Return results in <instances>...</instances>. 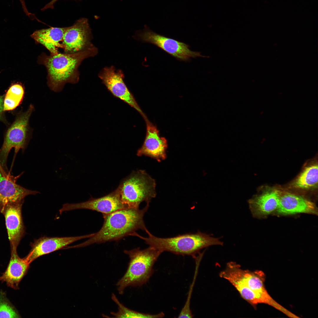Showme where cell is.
Instances as JSON below:
<instances>
[{"label": "cell", "instance_id": "cell-1", "mask_svg": "<svg viewBox=\"0 0 318 318\" xmlns=\"http://www.w3.org/2000/svg\"><path fill=\"white\" fill-rule=\"evenodd\" d=\"M149 203L142 209L127 208L107 214H103V224L100 229L89 239L74 247H83L93 244L118 241L129 235H134L136 231L147 229L144 216L148 209Z\"/></svg>", "mask_w": 318, "mask_h": 318}, {"label": "cell", "instance_id": "cell-2", "mask_svg": "<svg viewBox=\"0 0 318 318\" xmlns=\"http://www.w3.org/2000/svg\"><path fill=\"white\" fill-rule=\"evenodd\" d=\"M97 48L92 47L80 52L66 54L58 52L47 55L44 53L38 58V63L43 65L47 72V84L52 91L62 90L67 83L75 84L79 80V67L85 59L96 56Z\"/></svg>", "mask_w": 318, "mask_h": 318}, {"label": "cell", "instance_id": "cell-3", "mask_svg": "<svg viewBox=\"0 0 318 318\" xmlns=\"http://www.w3.org/2000/svg\"><path fill=\"white\" fill-rule=\"evenodd\" d=\"M219 276L228 280L241 297L253 306L264 303L273 307L276 303L269 295L264 285L265 276L261 271H251L242 269L235 262H228Z\"/></svg>", "mask_w": 318, "mask_h": 318}, {"label": "cell", "instance_id": "cell-4", "mask_svg": "<svg viewBox=\"0 0 318 318\" xmlns=\"http://www.w3.org/2000/svg\"><path fill=\"white\" fill-rule=\"evenodd\" d=\"M148 237L138 234L137 236L144 240L149 246L161 251H168L179 255L191 256L193 257L202 249L214 245H223L218 238L198 231L195 233H187L166 238H160L152 235L147 229Z\"/></svg>", "mask_w": 318, "mask_h": 318}, {"label": "cell", "instance_id": "cell-5", "mask_svg": "<svg viewBox=\"0 0 318 318\" xmlns=\"http://www.w3.org/2000/svg\"><path fill=\"white\" fill-rule=\"evenodd\" d=\"M130 260L127 270L116 284L120 294L129 286H140L148 280L153 273L154 264L162 252L153 247L141 250L140 248L125 250Z\"/></svg>", "mask_w": 318, "mask_h": 318}, {"label": "cell", "instance_id": "cell-6", "mask_svg": "<svg viewBox=\"0 0 318 318\" xmlns=\"http://www.w3.org/2000/svg\"><path fill=\"white\" fill-rule=\"evenodd\" d=\"M154 179L144 170L132 172L117 188L121 200L127 208H139L143 201L149 203L156 196Z\"/></svg>", "mask_w": 318, "mask_h": 318}, {"label": "cell", "instance_id": "cell-7", "mask_svg": "<svg viewBox=\"0 0 318 318\" xmlns=\"http://www.w3.org/2000/svg\"><path fill=\"white\" fill-rule=\"evenodd\" d=\"M34 110V106L30 105L26 111L17 116L6 133L0 149V164L7 174V161L11 150L14 148L16 154L20 149L24 150L27 146L29 139V122Z\"/></svg>", "mask_w": 318, "mask_h": 318}, {"label": "cell", "instance_id": "cell-8", "mask_svg": "<svg viewBox=\"0 0 318 318\" xmlns=\"http://www.w3.org/2000/svg\"><path fill=\"white\" fill-rule=\"evenodd\" d=\"M133 38L143 42L153 44L179 61L189 62L191 58L205 57L200 52L191 50L189 45L186 43L157 34L146 26L143 30L137 32Z\"/></svg>", "mask_w": 318, "mask_h": 318}, {"label": "cell", "instance_id": "cell-9", "mask_svg": "<svg viewBox=\"0 0 318 318\" xmlns=\"http://www.w3.org/2000/svg\"><path fill=\"white\" fill-rule=\"evenodd\" d=\"M91 29L87 19L82 18L72 26L67 27L62 42L64 53L72 54L82 51L94 47Z\"/></svg>", "mask_w": 318, "mask_h": 318}, {"label": "cell", "instance_id": "cell-10", "mask_svg": "<svg viewBox=\"0 0 318 318\" xmlns=\"http://www.w3.org/2000/svg\"><path fill=\"white\" fill-rule=\"evenodd\" d=\"M98 76L108 90L114 96L134 108L144 119L147 117L124 82V75L122 71L116 69L113 66L105 67L100 72Z\"/></svg>", "mask_w": 318, "mask_h": 318}, {"label": "cell", "instance_id": "cell-11", "mask_svg": "<svg viewBox=\"0 0 318 318\" xmlns=\"http://www.w3.org/2000/svg\"><path fill=\"white\" fill-rule=\"evenodd\" d=\"M127 208L122 203L118 190L98 198H91L86 201L75 203L64 204L59 211L60 214L64 211L81 209L96 211L107 214L116 211Z\"/></svg>", "mask_w": 318, "mask_h": 318}, {"label": "cell", "instance_id": "cell-12", "mask_svg": "<svg viewBox=\"0 0 318 318\" xmlns=\"http://www.w3.org/2000/svg\"><path fill=\"white\" fill-rule=\"evenodd\" d=\"M91 233L86 235L64 237H48L44 236L34 240L30 245L31 249L24 259L30 264L34 260L42 255L48 254L63 248L72 243L93 235Z\"/></svg>", "mask_w": 318, "mask_h": 318}, {"label": "cell", "instance_id": "cell-13", "mask_svg": "<svg viewBox=\"0 0 318 318\" xmlns=\"http://www.w3.org/2000/svg\"><path fill=\"white\" fill-rule=\"evenodd\" d=\"M145 120L146 124L145 138L142 146L138 150L137 155L138 156H148L160 162L166 158L167 140L165 138L160 136L156 127L147 118Z\"/></svg>", "mask_w": 318, "mask_h": 318}, {"label": "cell", "instance_id": "cell-14", "mask_svg": "<svg viewBox=\"0 0 318 318\" xmlns=\"http://www.w3.org/2000/svg\"><path fill=\"white\" fill-rule=\"evenodd\" d=\"M23 202L8 205L1 213L5 217L11 249H17L25 233L21 213Z\"/></svg>", "mask_w": 318, "mask_h": 318}, {"label": "cell", "instance_id": "cell-15", "mask_svg": "<svg viewBox=\"0 0 318 318\" xmlns=\"http://www.w3.org/2000/svg\"><path fill=\"white\" fill-rule=\"evenodd\" d=\"M40 192L26 188L16 183L10 177L5 175L0 170V212L7 205L24 202L29 195Z\"/></svg>", "mask_w": 318, "mask_h": 318}, {"label": "cell", "instance_id": "cell-16", "mask_svg": "<svg viewBox=\"0 0 318 318\" xmlns=\"http://www.w3.org/2000/svg\"><path fill=\"white\" fill-rule=\"evenodd\" d=\"M10 260L5 271L0 276V281L15 290L19 289V284L27 274L30 264L24 258L18 256L17 249H11Z\"/></svg>", "mask_w": 318, "mask_h": 318}, {"label": "cell", "instance_id": "cell-17", "mask_svg": "<svg viewBox=\"0 0 318 318\" xmlns=\"http://www.w3.org/2000/svg\"><path fill=\"white\" fill-rule=\"evenodd\" d=\"M280 214L290 215L299 213L316 214L314 204L306 198L290 193L281 194L276 211Z\"/></svg>", "mask_w": 318, "mask_h": 318}, {"label": "cell", "instance_id": "cell-18", "mask_svg": "<svg viewBox=\"0 0 318 318\" xmlns=\"http://www.w3.org/2000/svg\"><path fill=\"white\" fill-rule=\"evenodd\" d=\"M281 194L278 190L270 189L250 199L248 202L253 215L261 217L276 211Z\"/></svg>", "mask_w": 318, "mask_h": 318}, {"label": "cell", "instance_id": "cell-19", "mask_svg": "<svg viewBox=\"0 0 318 318\" xmlns=\"http://www.w3.org/2000/svg\"><path fill=\"white\" fill-rule=\"evenodd\" d=\"M66 27H51L37 30L31 37L36 43L45 47L50 54H56L59 52V48H62V41Z\"/></svg>", "mask_w": 318, "mask_h": 318}, {"label": "cell", "instance_id": "cell-20", "mask_svg": "<svg viewBox=\"0 0 318 318\" xmlns=\"http://www.w3.org/2000/svg\"><path fill=\"white\" fill-rule=\"evenodd\" d=\"M318 168L316 164L306 167L293 183V187L301 189L315 188L318 184Z\"/></svg>", "mask_w": 318, "mask_h": 318}, {"label": "cell", "instance_id": "cell-21", "mask_svg": "<svg viewBox=\"0 0 318 318\" xmlns=\"http://www.w3.org/2000/svg\"><path fill=\"white\" fill-rule=\"evenodd\" d=\"M24 94V89L21 84L15 83L11 85L4 98V111L11 110L15 109L21 102Z\"/></svg>", "mask_w": 318, "mask_h": 318}, {"label": "cell", "instance_id": "cell-22", "mask_svg": "<svg viewBox=\"0 0 318 318\" xmlns=\"http://www.w3.org/2000/svg\"><path fill=\"white\" fill-rule=\"evenodd\" d=\"M112 300L118 306V310L116 312H111L110 314L116 318H161L164 317L163 312L158 314H152L140 313L132 310L127 308L121 303L116 295L112 294Z\"/></svg>", "mask_w": 318, "mask_h": 318}, {"label": "cell", "instance_id": "cell-23", "mask_svg": "<svg viewBox=\"0 0 318 318\" xmlns=\"http://www.w3.org/2000/svg\"><path fill=\"white\" fill-rule=\"evenodd\" d=\"M20 315L6 297L4 292H0V318H19Z\"/></svg>", "mask_w": 318, "mask_h": 318}, {"label": "cell", "instance_id": "cell-24", "mask_svg": "<svg viewBox=\"0 0 318 318\" xmlns=\"http://www.w3.org/2000/svg\"><path fill=\"white\" fill-rule=\"evenodd\" d=\"M4 98L3 96L0 95V120L3 121L5 120L3 115Z\"/></svg>", "mask_w": 318, "mask_h": 318}, {"label": "cell", "instance_id": "cell-25", "mask_svg": "<svg viewBox=\"0 0 318 318\" xmlns=\"http://www.w3.org/2000/svg\"><path fill=\"white\" fill-rule=\"evenodd\" d=\"M58 0H52L49 2L43 8L41 9L42 11H44L45 10L51 8L53 9L54 8V5L55 3Z\"/></svg>", "mask_w": 318, "mask_h": 318}, {"label": "cell", "instance_id": "cell-26", "mask_svg": "<svg viewBox=\"0 0 318 318\" xmlns=\"http://www.w3.org/2000/svg\"><path fill=\"white\" fill-rule=\"evenodd\" d=\"M0 170L3 173L4 175H7V174L5 172V171L2 168V167L1 166L0 164Z\"/></svg>", "mask_w": 318, "mask_h": 318}]
</instances>
